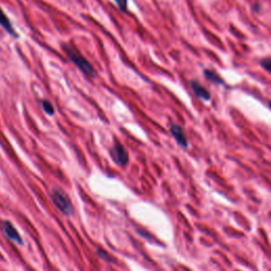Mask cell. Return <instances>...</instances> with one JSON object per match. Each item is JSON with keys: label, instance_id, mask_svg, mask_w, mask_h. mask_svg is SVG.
I'll use <instances>...</instances> for the list:
<instances>
[{"label": "cell", "instance_id": "obj_14", "mask_svg": "<svg viewBox=\"0 0 271 271\" xmlns=\"http://www.w3.org/2000/svg\"><path fill=\"white\" fill-rule=\"evenodd\" d=\"M268 107H269V109L271 111V102H269V103H268Z\"/></svg>", "mask_w": 271, "mask_h": 271}, {"label": "cell", "instance_id": "obj_1", "mask_svg": "<svg viewBox=\"0 0 271 271\" xmlns=\"http://www.w3.org/2000/svg\"><path fill=\"white\" fill-rule=\"evenodd\" d=\"M63 49L65 51V53L68 56L70 62L74 64V66H76V68L79 69L84 75H86L87 77H91V79L95 76L96 72L93 66L82 54L77 52L74 48L69 46V45H64Z\"/></svg>", "mask_w": 271, "mask_h": 271}, {"label": "cell", "instance_id": "obj_12", "mask_svg": "<svg viewBox=\"0 0 271 271\" xmlns=\"http://www.w3.org/2000/svg\"><path fill=\"white\" fill-rule=\"evenodd\" d=\"M113 1L117 3V5L120 8L121 11H126L127 10V0H113Z\"/></svg>", "mask_w": 271, "mask_h": 271}, {"label": "cell", "instance_id": "obj_11", "mask_svg": "<svg viewBox=\"0 0 271 271\" xmlns=\"http://www.w3.org/2000/svg\"><path fill=\"white\" fill-rule=\"evenodd\" d=\"M260 65L264 70H266L268 73L271 74V59L270 57H267V59H263L260 62Z\"/></svg>", "mask_w": 271, "mask_h": 271}, {"label": "cell", "instance_id": "obj_4", "mask_svg": "<svg viewBox=\"0 0 271 271\" xmlns=\"http://www.w3.org/2000/svg\"><path fill=\"white\" fill-rule=\"evenodd\" d=\"M1 229L3 231V233L5 234V236L8 237L10 241L16 243L17 245H19V246H22V245L23 244L22 236L19 235L18 231L16 230L14 226L12 225L11 222H9V221L1 222Z\"/></svg>", "mask_w": 271, "mask_h": 271}, {"label": "cell", "instance_id": "obj_9", "mask_svg": "<svg viewBox=\"0 0 271 271\" xmlns=\"http://www.w3.org/2000/svg\"><path fill=\"white\" fill-rule=\"evenodd\" d=\"M96 255H98L101 260L105 261L107 263H114L115 262L114 259H113V257L111 254H109L108 252H106L105 250L101 249V248H99L98 250H96Z\"/></svg>", "mask_w": 271, "mask_h": 271}, {"label": "cell", "instance_id": "obj_2", "mask_svg": "<svg viewBox=\"0 0 271 271\" xmlns=\"http://www.w3.org/2000/svg\"><path fill=\"white\" fill-rule=\"evenodd\" d=\"M51 199H52L53 203L62 212L64 215L71 216L73 214V206L71 203L69 197L66 195V193L62 191L61 189H54L51 194Z\"/></svg>", "mask_w": 271, "mask_h": 271}, {"label": "cell", "instance_id": "obj_3", "mask_svg": "<svg viewBox=\"0 0 271 271\" xmlns=\"http://www.w3.org/2000/svg\"><path fill=\"white\" fill-rule=\"evenodd\" d=\"M111 155L114 162L120 166H125L128 163V160H130L128 153L125 150V147L121 143H119V142H115L113 145Z\"/></svg>", "mask_w": 271, "mask_h": 271}, {"label": "cell", "instance_id": "obj_8", "mask_svg": "<svg viewBox=\"0 0 271 271\" xmlns=\"http://www.w3.org/2000/svg\"><path fill=\"white\" fill-rule=\"evenodd\" d=\"M203 75L206 80L211 82L212 84H215V85H222L225 86L226 83L222 79V76L219 75L217 72L212 69H204L203 70Z\"/></svg>", "mask_w": 271, "mask_h": 271}, {"label": "cell", "instance_id": "obj_10", "mask_svg": "<svg viewBox=\"0 0 271 271\" xmlns=\"http://www.w3.org/2000/svg\"><path fill=\"white\" fill-rule=\"evenodd\" d=\"M42 107L44 109V112L46 113L49 115H53L54 114V107L53 105L48 100H43L42 101Z\"/></svg>", "mask_w": 271, "mask_h": 271}, {"label": "cell", "instance_id": "obj_6", "mask_svg": "<svg viewBox=\"0 0 271 271\" xmlns=\"http://www.w3.org/2000/svg\"><path fill=\"white\" fill-rule=\"evenodd\" d=\"M170 132L172 134V136L174 137V139L176 140V142L178 143L179 146H181L182 148H188L189 146V142L188 139H186L184 132L181 127L177 124H171L170 126Z\"/></svg>", "mask_w": 271, "mask_h": 271}, {"label": "cell", "instance_id": "obj_7", "mask_svg": "<svg viewBox=\"0 0 271 271\" xmlns=\"http://www.w3.org/2000/svg\"><path fill=\"white\" fill-rule=\"evenodd\" d=\"M0 25L8 32V33L13 36V37H18L16 31L14 30V27H13L10 19L8 18V16L5 15V13L2 11V9L0 8Z\"/></svg>", "mask_w": 271, "mask_h": 271}, {"label": "cell", "instance_id": "obj_13", "mask_svg": "<svg viewBox=\"0 0 271 271\" xmlns=\"http://www.w3.org/2000/svg\"><path fill=\"white\" fill-rule=\"evenodd\" d=\"M253 10H254L255 12H259V11H260V5L256 3V4H255V9H253Z\"/></svg>", "mask_w": 271, "mask_h": 271}, {"label": "cell", "instance_id": "obj_5", "mask_svg": "<svg viewBox=\"0 0 271 271\" xmlns=\"http://www.w3.org/2000/svg\"><path fill=\"white\" fill-rule=\"evenodd\" d=\"M190 87L192 89L193 93L195 94L196 98L201 99L203 101L209 102L211 100V93L208 89L203 87L201 83L195 80H192L190 82Z\"/></svg>", "mask_w": 271, "mask_h": 271}]
</instances>
